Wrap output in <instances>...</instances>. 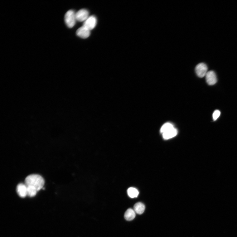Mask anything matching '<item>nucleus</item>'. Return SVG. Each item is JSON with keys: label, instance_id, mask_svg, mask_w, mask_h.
<instances>
[{"label": "nucleus", "instance_id": "obj_1", "mask_svg": "<svg viewBox=\"0 0 237 237\" xmlns=\"http://www.w3.org/2000/svg\"><path fill=\"white\" fill-rule=\"evenodd\" d=\"M25 184L27 187V196L32 197L43 188L45 181L43 178L39 175L32 174L26 177Z\"/></svg>", "mask_w": 237, "mask_h": 237}, {"label": "nucleus", "instance_id": "obj_5", "mask_svg": "<svg viewBox=\"0 0 237 237\" xmlns=\"http://www.w3.org/2000/svg\"><path fill=\"white\" fill-rule=\"evenodd\" d=\"M205 76L206 81L209 85H215L217 82V76L214 71L212 70L209 71Z\"/></svg>", "mask_w": 237, "mask_h": 237}, {"label": "nucleus", "instance_id": "obj_14", "mask_svg": "<svg viewBox=\"0 0 237 237\" xmlns=\"http://www.w3.org/2000/svg\"><path fill=\"white\" fill-rule=\"evenodd\" d=\"M221 114V112L218 110H215L213 114L212 117L213 120L215 121L220 116Z\"/></svg>", "mask_w": 237, "mask_h": 237}, {"label": "nucleus", "instance_id": "obj_7", "mask_svg": "<svg viewBox=\"0 0 237 237\" xmlns=\"http://www.w3.org/2000/svg\"><path fill=\"white\" fill-rule=\"evenodd\" d=\"M16 191L19 196L25 198L27 195V187L25 184L21 183L17 186Z\"/></svg>", "mask_w": 237, "mask_h": 237}, {"label": "nucleus", "instance_id": "obj_8", "mask_svg": "<svg viewBox=\"0 0 237 237\" xmlns=\"http://www.w3.org/2000/svg\"><path fill=\"white\" fill-rule=\"evenodd\" d=\"M76 34L82 38L86 39L89 36L90 31L83 26L77 30Z\"/></svg>", "mask_w": 237, "mask_h": 237}, {"label": "nucleus", "instance_id": "obj_11", "mask_svg": "<svg viewBox=\"0 0 237 237\" xmlns=\"http://www.w3.org/2000/svg\"><path fill=\"white\" fill-rule=\"evenodd\" d=\"M145 208V206L143 204L138 202L136 203L134 205V210L137 214L141 215L144 212Z\"/></svg>", "mask_w": 237, "mask_h": 237}, {"label": "nucleus", "instance_id": "obj_9", "mask_svg": "<svg viewBox=\"0 0 237 237\" xmlns=\"http://www.w3.org/2000/svg\"><path fill=\"white\" fill-rule=\"evenodd\" d=\"M177 133V130L174 127L162 133V136L164 139L167 140L175 137Z\"/></svg>", "mask_w": 237, "mask_h": 237}, {"label": "nucleus", "instance_id": "obj_13", "mask_svg": "<svg viewBox=\"0 0 237 237\" xmlns=\"http://www.w3.org/2000/svg\"><path fill=\"white\" fill-rule=\"evenodd\" d=\"M172 124L170 123H167L163 124L161 128V132L163 133L167 132L168 130L174 128Z\"/></svg>", "mask_w": 237, "mask_h": 237}, {"label": "nucleus", "instance_id": "obj_12", "mask_svg": "<svg viewBox=\"0 0 237 237\" xmlns=\"http://www.w3.org/2000/svg\"><path fill=\"white\" fill-rule=\"evenodd\" d=\"M128 196L131 198H134L138 197L139 194L138 190L133 187L129 188L127 191Z\"/></svg>", "mask_w": 237, "mask_h": 237}, {"label": "nucleus", "instance_id": "obj_6", "mask_svg": "<svg viewBox=\"0 0 237 237\" xmlns=\"http://www.w3.org/2000/svg\"><path fill=\"white\" fill-rule=\"evenodd\" d=\"M88 11L85 9H82L75 13L76 21L80 22L85 21L89 17Z\"/></svg>", "mask_w": 237, "mask_h": 237}, {"label": "nucleus", "instance_id": "obj_4", "mask_svg": "<svg viewBox=\"0 0 237 237\" xmlns=\"http://www.w3.org/2000/svg\"><path fill=\"white\" fill-rule=\"evenodd\" d=\"M97 23V20L96 17L94 16H91L89 17L84 22L83 26L91 31L95 27Z\"/></svg>", "mask_w": 237, "mask_h": 237}, {"label": "nucleus", "instance_id": "obj_2", "mask_svg": "<svg viewBox=\"0 0 237 237\" xmlns=\"http://www.w3.org/2000/svg\"><path fill=\"white\" fill-rule=\"evenodd\" d=\"M64 20L65 23L68 27L72 28L73 27L76 21L75 12L72 10L68 11L65 15Z\"/></svg>", "mask_w": 237, "mask_h": 237}, {"label": "nucleus", "instance_id": "obj_3", "mask_svg": "<svg viewBox=\"0 0 237 237\" xmlns=\"http://www.w3.org/2000/svg\"><path fill=\"white\" fill-rule=\"evenodd\" d=\"M207 65L204 63L198 64L195 68V72L198 76L200 78H203L206 76L207 72Z\"/></svg>", "mask_w": 237, "mask_h": 237}, {"label": "nucleus", "instance_id": "obj_10", "mask_svg": "<svg viewBox=\"0 0 237 237\" xmlns=\"http://www.w3.org/2000/svg\"><path fill=\"white\" fill-rule=\"evenodd\" d=\"M135 213L134 210L132 209H129L124 213V218L127 221H132L133 220L135 217Z\"/></svg>", "mask_w": 237, "mask_h": 237}]
</instances>
